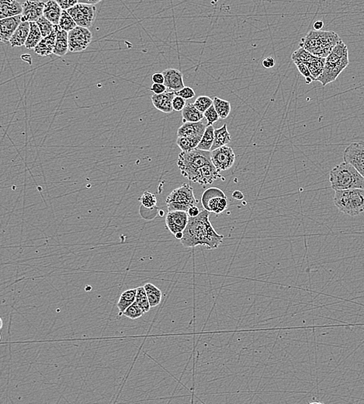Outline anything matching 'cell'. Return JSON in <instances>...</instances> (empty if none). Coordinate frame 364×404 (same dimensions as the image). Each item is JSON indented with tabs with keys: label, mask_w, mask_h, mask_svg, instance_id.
I'll use <instances>...</instances> for the list:
<instances>
[{
	"label": "cell",
	"mask_w": 364,
	"mask_h": 404,
	"mask_svg": "<svg viewBox=\"0 0 364 404\" xmlns=\"http://www.w3.org/2000/svg\"><path fill=\"white\" fill-rule=\"evenodd\" d=\"M58 26L61 28L62 30L70 32L74 28H76L77 24L75 20L72 18L71 15L68 14V11L63 10L61 18L59 20Z\"/></svg>",
	"instance_id": "35"
},
{
	"label": "cell",
	"mask_w": 364,
	"mask_h": 404,
	"mask_svg": "<svg viewBox=\"0 0 364 404\" xmlns=\"http://www.w3.org/2000/svg\"><path fill=\"white\" fill-rule=\"evenodd\" d=\"M212 162L210 151L195 150L181 152L177 160V166L180 170L181 174L192 182L196 172L204 166Z\"/></svg>",
	"instance_id": "5"
},
{
	"label": "cell",
	"mask_w": 364,
	"mask_h": 404,
	"mask_svg": "<svg viewBox=\"0 0 364 404\" xmlns=\"http://www.w3.org/2000/svg\"><path fill=\"white\" fill-rule=\"evenodd\" d=\"M136 302L138 304L139 306L142 308L144 314L148 312L150 308H152L144 286H140V287L137 288V294H136Z\"/></svg>",
	"instance_id": "34"
},
{
	"label": "cell",
	"mask_w": 364,
	"mask_h": 404,
	"mask_svg": "<svg viewBox=\"0 0 364 404\" xmlns=\"http://www.w3.org/2000/svg\"><path fill=\"white\" fill-rule=\"evenodd\" d=\"M313 56L314 54H312L304 48L300 47V48L295 50L292 54V58L294 62H302L306 64L312 60Z\"/></svg>",
	"instance_id": "36"
},
{
	"label": "cell",
	"mask_w": 364,
	"mask_h": 404,
	"mask_svg": "<svg viewBox=\"0 0 364 404\" xmlns=\"http://www.w3.org/2000/svg\"><path fill=\"white\" fill-rule=\"evenodd\" d=\"M231 141V134L228 130L227 124H223L222 127L214 130V140L210 151L227 146Z\"/></svg>",
	"instance_id": "25"
},
{
	"label": "cell",
	"mask_w": 364,
	"mask_h": 404,
	"mask_svg": "<svg viewBox=\"0 0 364 404\" xmlns=\"http://www.w3.org/2000/svg\"><path fill=\"white\" fill-rule=\"evenodd\" d=\"M102 0H78L80 4H90V5H96L99 4Z\"/></svg>",
	"instance_id": "51"
},
{
	"label": "cell",
	"mask_w": 364,
	"mask_h": 404,
	"mask_svg": "<svg viewBox=\"0 0 364 404\" xmlns=\"http://www.w3.org/2000/svg\"><path fill=\"white\" fill-rule=\"evenodd\" d=\"M344 160L358 170L364 178V142L348 146L344 151Z\"/></svg>",
	"instance_id": "11"
},
{
	"label": "cell",
	"mask_w": 364,
	"mask_h": 404,
	"mask_svg": "<svg viewBox=\"0 0 364 404\" xmlns=\"http://www.w3.org/2000/svg\"><path fill=\"white\" fill-rule=\"evenodd\" d=\"M324 64H326V58L318 57L316 56H313L312 60L306 63L314 80H317V78L322 74Z\"/></svg>",
	"instance_id": "28"
},
{
	"label": "cell",
	"mask_w": 364,
	"mask_h": 404,
	"mask_svg": "<svg viewBox=\"0 0 364 404\" xmlns=\"http://www.w3.org/2000/svg\"><path fill=\"white\" fill-rule=\"evenodd\" d=\"M54 26L57 29V37H56V46H54L53 54L62 57V56H66L68 53V52H70V48H68V32L62 30L61 28H59L58 25H54Z\"/></svg>",
	"instance_id": "22"
},
{
	"label": "cell",
	"mask_w": 364,
	"mask_h": 404,
	"mask_svg": "<svg viewBox=\"0 0 364 404\" xmlns=\"http://www.w3.org/2000/svg\"><path fill=\"white\" fill-rule=\"evenodd\" d=\"M182 122H199L204 118L203 112H200L195 106L194 104H188L182 110Z\"/></svg>",
	"instance_id": "26"
},
{
	"label": "cell",
	"mask_w": 364,
	"mask_h": 404,
	"mask_svg": "<svg viewBox=\"0 0 364 404\" xmlns=\"http://www.w3.org/2000/svg\"><path fill=\"white\" fill-rule=\"evenodd\" d=\"M46 2L40 0H26L23 4V12L21 14L23 22H36L44 14Z\"/></svg>",
	"instance_id": "14"
},
{
	"label": "cell",
	"mask_w": 364,
	"mask_h": 404,
	"mask_svg": "<svg viewBox=\"0 0 364 404\" xmlns=\"http://www.w3.org/2000/svg\"><path fill=\"white\" fill-rule=\"evenodd\" d=\"M186 105V100L184 99V98H181V96H176V95L174 100H172V108H174V110H176V112H182L184 108H185Z\"/></svg>",
	"instance_id": "44"
},
{
	"label": "cell",
	"mask_w": 364,
	"mask_h": 404,
	"mask_svg": "<svg viewBox=\"0 0 364 404\" xmlns=\"http://www.w3.org/2000/svg\"><path fill=\"white\" fill-rule=\"evenodd\" d=\"M214 106L215 110H217L218 114L220 116V119H226L228 117L232 110V106L230 102L226 100L220 99V98L215 96L213 99Z\"/></svg>",
	"instance_id": "32"
},
{
	"label": "cell",
	"mask_w": 364,
	"mask_h": 404,
	"mask_svg": "<svg viewBox=\"0 0 364 404\" xmlns=\"http://www.w3.org/2000/svg\"><path fill=\"white\" fill-rule=\"evenodd\" d=\"M68 48L71 52H81L92 42V35L88 28L77 26L68 32Z\"/></svg>",
	"instance_id": "9"
},
{
	"label": "cell",
	"mask_w": 364,
	"mask_h": 404,
	"mask_svg": "<svg viewBox=\"0 0 364 404\" xmlns=\"http://www.w3.org/2000/svg\"><path fill=\"white\" fill-rule=\"evenodd\" d=\"M176 94L174 91L165 92L160 94H153L152 96V102L153 106L163 113L170 114L174 112L172 100Z\"/></svg>",
	"instance_id": "17"
},
{
	"label": "cell",
	"mask_w": 364,
	"mask_h": 404,
	"mask_svg": "<svg viewBox=\"0 0 364 404\" xmlns=\"http://www.w3.org/2000/svg\"><path fill=\"white\" fill-rule=\"evenodd\" d=\"M341 40L334 32H310L302 39L299 46L318 57L327 58Z\"/></svg>",
	"instance_id": "3"
},
{
	"label": "cell",
	"mask_w": 364,
	"mask_h": 404,
	"mask_svg": "<svg viewBox=\"0 0 364 404\" xmlns=\"http://www.w3.org/2000/svg\"><path fill=\"white\" fill-rule=\"evenodd\" d=\"M75 20L77 26L90 28L95 20L96 7L94 5L80 4L67 10Z\"/></svg>",
	"instance_id": "10"
},
{
	"label": "cell",
	"mask_w": 364,
	"mask_h": 404,
	"mask_svg": "<svg viewBox=\"0 0 364 404\" xmlns=\"http://www.w3.org/2000/svg\"><path fill=\"white\" fill-rule=\"evenodd\" d=\"M232 197L236 200H242L244 198V194L240 190H236L233 192Z\"/></svg>",
	"instance_id": "52"
},
{
	"label": "cell",
	"mask_w": 364,
	"mask_h": 404,
	"mask_svg": "<svg viewBox=\"0 0 364 404\" xmlns=\"http://www.w3.org/2000/svg\"><path fill=\"white\" fill-rule=\"evenodd\" d=\"M202 138L194 137H178L176 144L182 152L191 151L198 148Z\"/></svg>",
	"instance_id": "33"
},
{
	"label": "cell",
	"mask_w": 364,
	"mask_h": 404,
	"mask_svg": "<svg viewBox=\"0 0 364 404\" xmlns=\"http://www.w3.org/2000/svg\"><path fill=\"white\" fill-rule=\"evenodd\" d=\"M23 6L18 0H0V19L21 15Z\"/></svg>",
	"instance_id": "20"
},
{
	"label": "cell",
	"mask_w": 364,
	"mask_h": 404,
	"mask_svg": "<svg viewBox=\"0 0 364 404\" xmlns=\"http://www.w3.org/2000/svg\"><path fill=\"white\" fill-rule=\"evenodd\" d=\"M350 63L348 52L346 44L340 40L336 46L326 58L324 71L317 80L321 82L323 86L334 82L338 76L346 68Z\"/></svg>",
	"instance_id": "2"
},
{
	"label": "cell",
	"mask_w": 364,
	"mask_h": 404,
	"mask_svg": "<svg viewBox=\"0 0 364 404\" xmlns=\"http://www.w3.org/2000/svg\"><path fill=\"white\" fill-rule=\"evenodd\" d=\"M210 212L204 210L196 217H189L188 226L181 240L185 248L202 246L208 250L217 249L223 242L224 236L220 235L209 220Z\"/></svg>",
	"instance_id": "1"
},
{
	"label": "cell",
	"mask_w": 364,
	"mask_h": 404,
	"mask_svg": "<svg viewBox=\"0 0 364 404\" xmlns=\"http://www.w3.org/2000/svg\"><path fill=\"white\" fill-rule=\"evenodd\" d=\"M30 24L29 22H22L10 40L11 47H21L25 46L29 35Z\"/></svg>",
	"instance_id": "23"
},
{
	"label": "cell",
	"mask_w": 364,
	"mask_h": 404,
	"mask_svg": "<svg viewBox=\"0 0 364 404\" xmlns=\"http://www.w3.org/2000/svg\"><path fill=\"white\" fill-rule=\"evenodd\" d=\"M165 77V84L168 89L174 92L180 90L185 86L184 82V75L176 68H167L163 71Z\"/></svg>",
	"instance_id": "19"
},
{
	"label": "cell",
	"mask_w": 364,
	"mask_h": 404,
	"mask_svg": "<svg viewBox=\"0 0 364 404\" xmlns=\"http://www.w3.org/2000/svg\"><path fill=\"white\" fill-rule=\"evenodd\" d=\"M144 314V312L143 311L142 308L139 306L138 304L136 302H134L127 310H125L123 315L127 316L129 319L136 320L142 316Z\"/></svg>",
	"instance_id": "39"
},
{
	"label": "cell",
	"mask_w": 364,
	"mask_h": 404,
	"mask_svg": "<svg viewBox=\"0 0 364 404\" xmlns=\"http://www.w3.org/2000/svg\"><path fill=\"white\" fill-rule=\"evenodd\" d=\"M195 106L200 112L204 113L208 109L213 105V99L208 96H200L196 98L194 103Z\"/></svg>",
	"instance_id": "40"
},
{
	"label": "cell",
	"mask_w": 364,
	"mask_h": 404,
	"mask_svg": "<svg viewBox=\"0 0 364 404\" xmlns=\"http://www.w3.org/2000/svg\"><path fill=\"white\" fill-rule=\"evenodd\" d=\"M56 37H57V29L54 26V30L47 37L43 38L36 47L34 52L40 56H49L54 52V46H56Z\"/></svg>",
	"instance_id": "21"
},
{
	"label": "cell",
	"mask_w": 364,
	"mask_h": 404,
	"mask_svg": "<svg viewBox=\"0 0 364 404\" xmlns=\"http://www.w3.org/2000/svg\"><path fill=\"white\" fill-rule=\"evenodd\" d=\"M212 161L219 171H224L234 165L236 160V154L232 147L224 146L217 150L210 151Z\"/></svg>",
	"instance_id": "12"
},
{
	"label": "cell",
	"mask_w": 364,
	"mask_h": 404,
	"mask_svg": "<svg viewBox=\"0 0 364 404\" xmlns=\"http://www.w3.org/2000/svg\"><path fill=\"white\" fill-rule=\"evenodd\" d=\"M204 118L206 119V122H208L206 126H212L220 118V116L218 114L217 110H215L214 105H212L209 109H208L204 113Z\"/></svg>",
	"instance_id": "41"
},
{
	"label": "cell",
	"mask_w": 364,
	"mask_h": 404,
	"mask_svg": "<svg viewBox=\"0 0 364 404\" xmlns=\"http://www.w3.org/2000/svg\"><path fill=\"white\" fill-rule=\"evenodd\" d=\"M294 64H296V68L300 72V74L306 78V84H310L312 81H316L314 78L312 77L307 64L302 62H294Z\"/></svg>",
	"instance_id": "42"
},
{
	"label": "cell",
	"mask_w": 364,
	"mask_h": 404,
	"mask_svg": "<svg viewBox=\"0 0 364 404\" xmlns=\"http://www.w3.org/2000/svg\"><path fill=\"white\" fill-rule=\"evenodd\" d=\"M324 26V22L322 20H317L313 24L314 30H321Z\"/></svg>",
	"instance_id": "50"
},
{
	"label": "cell",
	"mask_w": 364,
	"mask_h": 404,
	"mask_svg": "<svg viewBox=\"0 0 364 404\" xmlns=\"http://www.w3.org/2000/svg\"><path fill=\"white\" fill-rule=\"evenodd\" d=\"M62 10H68L75 6L78 4V0H56Z\"/></svg>",
	"instance_id": "45"
},
{
	"label": "cell",
	"mask_w": 364,
	"mask_h": 404,
	"mask_svg": "<svg viewBox=\"0 0 364 404\" xmlns=\"http://www.w3.org/2000/svg\"><path fill=\"white\" fill-rule=\"evenodd\" d=\"M152 80L154 84H164V82H165V77L162 72H156L153 74Z\"/></svg>",
	"instance_id": "48"
},
{
	"label": "cell",
	"mask_w": 364,
	"mask_h": 404,
	"mask_svg": "<svg viewBox=\"0 0 364 404\" xmlns=\"http://www.w3.org/2000/svg\"><path fill=\"white\" fill-rule=\"evenodd\" d=\"M136 294H137V288L128 290L122 293L118 302V308L120 311L119 316L123 315L125 310L136 302Z\"/></svg>",
	"instance_id": "27"
},
{
	"label": "cell",
	"mask_w": 364,
	"mask_h": 404,
	"mask_svg": "<svg viewBox=\"0 0 364 404\" xmlns=\"http://www.w3.org/2000/svg\"><path fill=\"white\" fill-rule=\"evenodd\" d=\"M333 200L342 212L350 216H358L364 212V189L336 190Z\"/></svg>",
	"instance_id": "6"
},
{
	"label": "cell",
	"mask_w": 364,
	"mask_h": 404,
	"mask_svg": "<svg viewBox=\"0 0 364 404\" xmlns=\"http://www.w3.org/2000/svg\"><path fill=\"white\" fill-rule=\"evenodd\" d=\"M222 178L220 171L215 168L213 162L204 166L196 172L192 182L202 185L212 184L216 180Z\"/></svg>",
	"instance_id": "15"
},
{
	"label": "cell",
	"mask_w": 364,
	"mask_h": 404,
	"mask_svg": "<svg viewBox=\"0 0 364 404\" xmlns=\"http://www.w3.org/2000/svg\"><path fill=\"white\" fill-rule=\"evenodd\" d=\"M200 212H202V211L200 210L199 208L196 206H191L188 212L189 217H196V216H199Z\"/></svg>",
	"instance_id": "49"
},
{
	"label": "cell",
	"mask_w": 364,
	"mask_h": 404,
	"mask_svg": "<svg viewBox=\"0 0 364 404\" xmlns=\"http://www.w3.org/2000/svg\"><path fill=\"white\" fill-rule=\"evenodd\" d=\"M144 287L151 307H156L160 305L162 296L161 290L151 283L144 284Z\"/></svg>",
	"instance_id": "30"
},
{
	"label": "cell",
	"mask_w": 364,
	"mask_h": 404,
	"mask_svg": "<svg viewBox=\"0 0 364 404\" xmlns=\"http://www.w3.org/2000/svg\"><path fill=\"white\" fill-rule=\"evenodd\" d=\"M139 202L143 207L148 209H154L157 206V198L156 194L150 192H146L139 198Z\"/></svg>",
	"instance_id": "37"
},
{
	"label": "cell",
	"mask_w": 364,
	"mask_h": 404,
	"mask_svg": "<svg viewBox=\"0 0 364 404\" xmlns=\"http://www.w3.org/2000/svg\"><path fill=\"white\" fill-rule=\"evenodd\" d=\"M206 126L203 122H186L177 131L178 137L202 138L206 131Z\"/></svg>",
	"instance_id": "18"
},
{
	"label": "cell",
	"mask_w": 364,
	"mask_h": 404,
	"mask_svg": "<svg viewBox=\"0 0 364 404\" xmlns=\"http://www.w3.org/2000/svg\"><path fill=\"white\" fill-rule=\"evenodd\" d=\"M330 182L332 188L335 192L364 189V178L358 170L348 162H342L330 171Z\"/></svg>",
	"instance_id": "4"
},
{
	"label": "cell",
	"mask_w": 364,
	"mask_h": 404,
	"mask_svg": "<svg viewBox=\"0 0 364 404\" xmlns=\"http://www.w3.org/2000/svg\"><path fill=\"white\" fill-rule=\"evenodd\" d=\"M166 90L167 88L165 84H153L152 86L150 88V90L154 92V94H163V92H166Z\"/></svg>",
	"instance_id": "46"
},
{
	"label": "cell",
	"mask_w": 364,
	"mask_h": 404,
	"mask_svg": "<svg viewBox=\"0 0 364 404\" xmlns=\"http://www.w3.org/2000/svg\"><path fill=\"white\" fill-rule=\"evenodd\" d=\"M21 15L5 18L0 20V40L2 43L10 42L12 34L15 33L18 26L22 23Z\"/></svg>",
	"instance_id": "16"
},
{
	"label": "cell",
	"mask_w": 364,
	"mask_h": 404,
	"mask_svg": "<svg viewBox=\"0 0 364 404\" xmlns=\"http://www.w3.org/2000/svg\"><path fill=\"white\" fill-rule=\"evenodd\" d=\"M36 23L38 26L40 32H42L43 38L47 37L54 30V25L44 16L38 19V20L36 21Z\"/></svg>",
	"instance_id": "38"
},
{
	"label": "cell",
	"mask_w": 364,
	"mask_h": 404,
	"mask_svg": "<svg viewBox=\"0 0 364 404\" xmlns=\"http://www.w3.org/2000/svg\"><path fill=\"white\" fill-rule=\"evenodd\" d=\"M189 216L186 212H168L166 217V225L171 234L174 236L178 232H182L188 226Z\"/></svg>",
	"instance_id": "13"
},
{
	"label": "cell",
	"mask_w": 364,
	"mask_h": 404,
	"mask_svg": "<svg viewBox=\"0 0 364 404\" xmlns=\"http://www.w3.org/2000/svg\"><path fill=\"white\" fill-rule=\"evenodd\" d=\"M174 236L176 237V239L177 240H182V236H184V232H178V234H176Z\"/></svg>",
	"instance_id": "53"
},
{
	"label": "cell",
	"mask_w": 364,
	"mask_h": 404,
	"mask_svg": "<svg viewBox=\"0 0 364 404\" xmlns=\"http://www.w3.org/2000/svg\"><path fill=\"white\" fill-rule=\"evenodd\" d=\"M214 130L213 126H206V131L202 136V140L196 148L204 151H210L214 140Z\"/></svg>",
	"instance_id": "31"
},
{
	"label": "cell",
	"mask_w": 364,
	"mask_h": 404,
	"mask_svg": "<svg viewBox=\"0 0 364 404\" xmlns=\"http://www.w3.org/2000/svg\"><path fill=\"white\" fill-rule=\"evenodd\" d=\"M202 203L205 210L216 214L224 212L228 206L226 194L218 188L206 189L202 194Z\"/></svg>",
	"instance_id": "8"
},
{
	"label": "cell",
	"mask_w": 364,
	"mask_h": 404,
	"mask_svg": "<svg viewBox=\"0 0 364 404\" xmlns=\"http://www.w3.org/2000/svg\"><path fill=\"white\" fill-rule=\"evenodd\" d=\"M166 203L168 212L184 211L188 212L191 206L198 204V200L195 198L192 186L188 184H184L168 194Z\"/></svg>",
	"instance_id": "7"
},
{
	"label": "cell",
	"mask_w": 364,
	"mask_h": 404,
	"mask_svg": "<svg viewBox=\"0 0 364 404\" xmlns=\"http://www.w3.org/2000/svg\"><path fill=\"white\" fill-rule=\"evenodd\" d=\"M62 9L56 0H48L44 8L43 16L54 25H58Z\"/></svg>",
	"instance_id": "24"
},
{
	"label": "cell",
	"mask_w": 364,
	"mask_h": 404,
	"mask_svg": "<svg viewBox=\"0 0 364 404\" xmlns=\"http://www.w3.org/2000/svg\"><path fill=\"white\" fill-rule=\"evenodd\" d=\"M175 94L176 96H181V98H184L185 100H190L194 98L196 94L190 86H184L180 90L175 92Z\"/></svg>",
	"instance_id": "43"
},
{
	"label": "cell",
	"mask_w": 364,
	"mask_h": 404,
	"mask_svg": "<svg viewBox=\"0 0 364 404\" xmlns=\"http://www.w3.org/2000/svg\"><path fill=\"white\" fill-rule=\"evenodd\" d=\"M30 29L29 35H28L25 47L28 49H34V48L40 43V40L43 38V36H42V32L36 22H30Z\"/></svg>",
	"instance_id": "29"
},
{
	"label": "cell",
	"mask_w": 364,
	"mask_h": 404,
	"mask_svg": "<svg viewBox=\"0 0 364 404\" xmlns=\"http://www.w3.org/2000/svg\"><path fill=\"white\" fill-rule=\"evenodd\" d=\"M261 64H262V66L264 67V68H266V70H270V68L274 67V66L276 64V61H275L274 58L269 56V57H266V58H264Z\"/></svg>",
	"instance_id": "47"
}]
</instances>
